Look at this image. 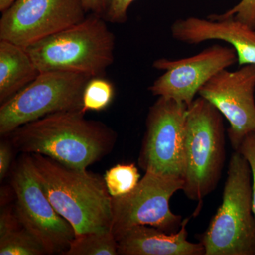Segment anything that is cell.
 I'll use <instances>...</instances> for the list:
<instances>
[{"instance_id": "obj_1", "label": "cell", "mask_w": 255, "mask_h": 255, "mask_svg": "<svg viewBox=\"0 0 255 255\" xmlns=\"http://www.w3.org/2000/svg\"><path fill=\"white\" fill-rule=\"evenodd\" d=\"M85 114L82 110L50 114L4 137L23 154H40L71 168L87 169L112 152L117 134Z\"/></svg>"}, {"instance_id": "obj_2", "label": "cell", "mask_w": 255, "mask_h": 255, "mask_svg": "<svg viewBox=\"0 0 255 255\" xmlns=\"http://www.w3.org/2000/svg\"><path fill=\"white\" fill-rule=\"evenodd\" d=\"M30 155L48 200L72 225L76 236L111 230L112 196L104 177L87 169L67 167L40 154Z\"/></svg>"}, {"instance_id": "obj_3", "label": "cell", "mask_w": 255, "mask_h": 255, "mask_svg": "<svg viewBox=\"0 0 255 255\" xmlns=\"http://www.w3.org/2000/svg\"><path fill=\"white\" fill-rule=\"evenodd\" d=\"M226 158L223 115L205 99L198 97L187 108L182 190L188 199L198 203L194 216L217 187Z\"/></svg>"}, {"instance_id": "obj_4", "label": "cell", "mask_w": 255, "mask_h": 255, "mask_svg": "<svg viewBox=\"0 0 255 255\" xmlns=\"http://www.w3.org/2000/svg\"><path fill=\"white\" fill-rule=\"evenodd\" d=\"M105 18L93 14L78 24L26 48L39 73L48 71L104 77L114 60L115 38Z\"/></svg>"}, {"instance_id": "obj_5", "label": "cell", "mask_w": 255, "mask_h": 255, "mask_svg": "<svg viewBox=\"0 0 255 255\" xmlns=\"http://www.w3.org/2000/svg\"><path fill=\"white\" fill-rule=\"evenodd\" d=\"M199 242L205 255H255L251 167L238 151L228 163L222 203Z\"/></svg>"}, {"instance_id": "obj_6", "label": "cell", "mask_w": 255, "mask_h": 255, "mask_svg": "<svg viewBox=\"0 0 255 255\" xmlns=\"http://www.w3.org/2000/svg\"><path fill=\"white\" fill-rule=\"evenodd\" d=\"M92 77L69 72L40 73L0 107V135L58 112L82 110V97Z\"/></svg>"}, {"instance_id": "obj_7", "label": "cell", "mask_w": 255, "mask_h": 255, "mask_svg": "<svg viewBox=\"0 0 255 255\" xmlns=\"http://www.w3.org/2000/svg\"><path fill=\"white\" fill-rule=\"evenodd\" d=\"M14 212L23 228L46 250L47 255H65L75 238L73 226L54 209L38 180L30 154H23L11 177Z\"/></svg>"}, {"instance_id": "obj_8", "label": "cell", "mask_w": 255, "mask_h": 255, "mask_svg": "<svg viewBox=\"0 0 255 255\" xmlns=\"http://www.w3.org/2000/svg\"><path fill=\"white\" fill-rule=\"evenodd\" d=\"M183 187L182 177L145 172L131 192L112 197L111 231L116 239L136 226H151L169 234L177 232L184 219L172 212L169 202Z\"/></svg>"}, {"instance_id": "obj_9", "label": "cell", "mask_w": 255, "mask_h": 255, "mask_svg": "<svg viewBox=\"0 0 255 255\" xmlns=\"http://www.w3.org/2000/svg\"><path fill=\"white\" fill-rule=\"evenodd\" d=\"M187 108L182 102L164 97L151 106L137 159L144 172L182 178Z\"/></svg>"}, {"instance_id": "obj_10", "label": "cell", "mask_w": 255, "mask_h": 255, "mask_svg": "<svg viewBox=\"0 0 255 255\" xmlns=\"http://www.w3.org/2000/svg\"><path fill=\"white\" fill-rule=\"evenodd\" d=\"M82 0H15L0 18V40L23 48L82 22Z\"/></svg>"}, {"instance_id": "obj_11", "label": "cell", "mask_w": 255, "mask_h": 255, "mask_svg": "<svg viewBox=\"0 0 255 255\" xmlns=\"http://www.w3.org/2000/svg\"><path fill=\"white\" fill-rule=\"evenodd\" d=\"M236 63L238 56L234 48L219 44L189 58H159L152 66L165 72L149 87V90L153 96L182 102L189 107L201 87L221 70Z\"/></svg>"}, {"instance_id": "obj_12", "label": "cell", "mask_w": 255, "mask_h": 255, "mask_svg": "<svg viewBox=\"0 0 255 255\" xmlns=\"http://www.w3.org/2000/svg\"><path fill=\"white\" fill-rule=\"evenodd\" d=\"M198 94L228 121V139L238 150L245 137L255 132V65H243L236 71L221 70Z\"/></svg>"}, {"instance_id": "obj_13", "label": "cell", "mask_w": 255, "mask_h": 255, "mask_svg": "<svg viewBox=\"0 0 255 255\" xmlns=\"http://www.w3.org/2000/svg\"><path fill=\"white\" fill-rule=\"evenodd\" d=\"M171 34L176 41L190 45L226 42L236 50L240 66L255 65V29L234 16L212 14L207 18H179L171 26Z\"/></svg>"}, {"instance_id": "obj_14", "label": "cell", "mask_w": 255, "mask_h": 255, "mask_svg": "<svg viewBox=\"0 0 255 255\" xmlns=\"http://www.w3.org/2000/svg\"><path fill=\"white\" fill-rule=\"evenodd\" d=\"M189 218L184 219L180 229L164 233L147 226H134L117 238L119 255H205L200 242L188 241L187 226Z\"/></svg>"}, {"instance_id": "obj_15", "label": "cell", "mask_w": 255, "mask_h": 255, "mask_svg": "<svg viewBox=\"0 0 255 255\" xmlns=\"http://www.w3.org/2000/svg\"><path fill=\"white\" fill-rule=\"evenodd\" d=\"M26 48L0 40V104L4 103L39 75Z\"/></svg>"}, {"instance_id": "obj_16", "label": "cell", "mask_w": 255, "mask_h": 255, "mask_svg": "<svg viewBox=\"0 0 255 255\" xmlns=\"http://www.w3.org/2000/svg\"><path fill=\"white\" fill-rule=\"evenodd\" d=\"M64 255H119L118 242L111 230L75 236Z\"/></svg>"}, {"instance_id": "obj_17", "label": "cell", "mask_w": 255, "mask_h": 255, "mask_svg": "<svg viewBox=\"0 0 255 255\" xmlns=\"http://www.w3.org/2000/svg\"><path fill=\"white\" fill-rule=\"evenodd\" d=\"M45 255L44 248L22 226L0 238V255Z\"/></svg>"}, {"instance_id": "obj_18", "label": "cell", "mask_w": 255, "mask_h": 255, "mask_svg": "<svg viewBox=\"0 0 255 255\" xmlns=\"http://www.w3.org/2000/svg\"><path fill=\"white\" fill-rule=\"evenodd\" d=\"M104 179L112 197L127 195L141 179L135 163L117 164L106 172Z\"/></svg>"}, {"instance_id": "obj_19", "label": "cell", "mask_w": 255, "mask_h": 255, "mask_svg": "<svg viewBox=\"0 0 255 255\" xmlns=\"http://www.w3.org/2000/svg\"><path fill=\"white\" fill-rule=\"evenodd\" d=\"M113 84L104 77L92 78L87 84L82 97V111L101 112L105 110L114 100Z\"/></svg>"}, {"instance_id": "obj_20", "label": "cell", "mask_w": 255, "mask_h": 255, "mask_svg": "<svg viewBox=\"0 0 255 255\" xmlns=\"http://www.w3.org/2000/svg\"><path fill=\"white\" fill-rule=\"evenodd\" d=\"M219 15L223 17L234 16L255 29V0H241L236 6Z\"/></svg>"}, {"instance_id": "obj_21", "label": "cell", "mask_w": 255, "mask_h": 255, "mask_svg": "<svg viewBox=\"0 0 255 255\" xmlns=\"http://www.w3.org/2000/svg\"><path fill=\"white\" fill-rule=\"evenodd\" d=\"M239 152L246 160L251 167L252 174V201L253 209L255 216V132L248 134L241 142Z\"/></svg>"}, {"instance_id": "obj_22", "label": "cell", "mask_w": 255, "mask_h": 255, "mask_svg": "<svg viewBox=\"0 0 255 255\" xmlns=\"http://www.w3.org/2000/svg\"><path fill=\"white\" fill-rule=\"evenodd\" d=\"M135 0H112L105 20L114 23H124L128 20V10Z\"/></svg>"}, {"instance_id": "obj_23", "label": "cell", "mask_w": 255, "mask_h": 255, "mask_svg": "<svg viewBox=\"0 0 255 255\" xmlns=\"http://www.w3.org/2000/svg\"><path fill=\"white\" fill-rule=\"evenodd\" d=\"M21 226L14 210L4 208L0 214V238L4 237L6 234Z\"/></svg>"}, {"instance_id": "obj_24", "label": "cell", "mask_w": 255, "mask_h": 255, "mask_svg": "<svg viewBox=\"0 0 255 255\" xmlns=\"http://www.w3.org/2000/svg\"><path fill=\"white\" fill-rule=\"evenodd\" d=\"M13 145L10 140L0 142V180L2 182L11 167L13 156Z\"/></svg>"}, {"instance_id": "obj_25", "label": "cell", "mask_w": 255, "mask_h": 255, "mask_svg": "<svg viewBox=\"0 0 255 255\" xmlns=\"http://www.w3.org/2000/svg\"><path fill=\"white\" fill-rule=\"evenodd\" d=\"M87 14H93L105 19L112 0H82Z\"/></svg>"}, {"instance_id": "obj_26", "label": "cell", "mask_w": 255, "mask_h": 255, "mask_svg": "<svg viewBox=\"0 0 255 255\" xmlns=\"http://www.w3.org/2000/svg\"><path fill=\"white\" fill-rule=\"evenodd\" d=\"M14 1L15 0H0V11L2 13L5 10L7 9Z\"/></svg>"}]
</instances>
